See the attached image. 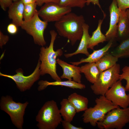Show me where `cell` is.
I'll use <instances>...</instances> for the list:
<instances>
[{"instance_id":"cell-1","label":"cell","mask_w":129,"mask_h":129,"mask_svg":"<svg viewBox=\"0 0 129 129\" xmlns=\"http://www.w3.org/2000/svg\"><path fill=\"white\" fill-rule=\"evenodd\" d=\"M85 23L84 16L72 12L64 16L54 26L60 36L66 38L72 46L81 40L83 35V26Z\"/></svg>"},{"instance_id":"cell-2","label":"cell","mask_w":129,"mask_h":129,"mask_svg":"<svg viewBox=\"0 0 129 129\" xmlns=\"http://www.w3.org/2000/svg\"><path fill=\"white\" fill-rule=\"evenodd\" d=\"M49 32L51 39L49 46L46 47L42 46L40 49L39 59L41 62L40 74L42 76L48 74L55 81H61L57 73L56 64L57 58L62 55L63 51L61 48L54 50V44L57 33L54 30Z\"/></svg>"},{"instance_id":"cell-3","label":"cell","mask_w":129,"mask_h":129,"mask_svg":"<svg viewBox=\"0 0 129 129\" xmlns=\"http://www.w3.org/2000/svg\"><path fill=\"white\" fill-rule=\"evenodd\" d=\"M36 120L39 129H55L61 122L62 116L53 100L46 102L39 111Z\"/></svg>"},{"instance_id":"cell-4","label":"cell","mask_w":129,"mask_h":129,"mask_svg":"<svg viewBox=\"0 0 129 129\" xmlns=\"http://www.w3.org/2000/svg\"><path fill=\"white\" fill-rule=\"evenodd\" d=\"M95 101L96 104L94 106L88 108L82 115L83 122L89 123L93 127L97 126V122L103 119L108 112L119 107L114 105L105 95H100Z\"/></svg>"},{"instance_id":"cell-5","label":"cell","mask_w":129,"mask_h":129,"mask_svg":"<svg viewBox=\"0 0 129 129\" xmlns=\"http://www.w3.org/2000/svg\"><path fill=\"white\" fill-rule=\"evenodd\" d=\"M28 104L27 101L23 103L17 102L10 96H3L0 100V108L10 116L16 127L19 129H22L25 111Z\"/></svg>"},{"instance_id":"cell-6","label":"cell","mask_w":129,"mask_h":129,"mask_svg":"<svg viewBox=\"0 0 129 129\" xmlns=\"http://www.w3.org/2000/svg\"><path fill=\"white\" fill-rule=\"evenodd\" d=\"M120 68V64L117 63L112 67L101 73L97 82L90 86L94 94L104 95L108 89L119 80Z\"/></svg>"},{"instance_id":"cell-7","label":"cell","mask_w":129,"mask_h":129,"mask_svg":"<svg viewBox=\"0 0 129 129\" xmlns=\"http://www.w3.org/2000/svg\"><path fill=\"white\" fill-rule=\"evenodd\" d=\"M129 123V107L114 109L108 112L104 118L97 122L100 129H122Z\"/></svg>"},{"instance_id":"cell-8","label":"cell","mask_w":129,"mask_h":129,"mask_svg":"<svg viewBox=\"0 0 129 129\" xmlns=\"http://www.w3.org/2000/svg\"><path fill=\"white\" fill-rule=\"evenodd\" d=\"M48 24V22L40 18L37 11L30 19L27 21L23 20L20 27L32 37L35 44L42 47L46 44L44 33Z\"/></svg>"},{"instance_id":"cell-9","label":"cell","mask_w":129,"mask_h":129,"mask_svg":"<svg viewBox=\"0 0 129 129\" xmlns=\"http://www.w3.org/2000/svg\"><path fill=\"white\" fill-rule=\"evenodd\" d=\"M41 62L39 60L34 71L30 75L25 76L21 68L17 70L16 74L13 75L4 74L0 72V76L11 79L16 83L18 88L21 92L29 90L34 83L38 80L41 75L40 67Z\"/></svg>"},{"instance_id":"cell-10","label":"cell","mask_w":129,"mask_h":129,"mask_svg":"<svg viewBox=\"0 0 129 129\" xmlns=\"http://www.w3.org/2000/svg\"><path fill=\"white\" fill-rule=\"evenodd\" d=\"M72 11L71 8L61 6L59 4L49 2L42 5L38 11L39 17L48 22L59 21L64 16Z\"/></svg>"},{"instance_id":"cell-11","label":"cell","mask_w":129,"mask_h":129,"mask_svg":"<svg viewBox=\"0 0 129 129\" xmlns=\"http://www.w3.org/2000/svg\"><path fill=\"white\" fill-rule=\"evenodd\" d=\"M119 80L107 91L106 97L116 106L124 108L129 106V94H127L125 88Z\"/></svg>"},{"instance_id":"cell-12","label":"cell","mask_w":129,"mask_h":129,"mask_svg":"<svg viewBox=\"0 0 129 129\" xmlns=\"http://www.w3.org/2000/svg\"><path fill=\"white\" fill-rule=\"evenodd\" d=\"M109 10L110 17L109 27L105 35L107 41H108L111 39L114 41L116 39L117 37L118 25L120 16V10L115 0H113L109 7Z\"/></svg>"},{"instance_id":"cell-13","label":"cell","mask_w":129,"mask_h":129,"mask_svg":"<svg viewBox=\"0 0 129 129\" xmlns=\"http://www.w3.org/2000/svg\"><path fill=\"white\" fill-rule=\"evenodd\" d=\"M57 62L63 70V73L60 77L61 79H66L78 83H81L80 67L69 64L59 58L57 59Z\"/></svg>"},{"instance_id":"cell-14","label":"cell","mask_w":129,"mask_h":129,"mask_svg":"<svg viewBox=\"0 0 129 129\" xmlns=\"http://www.w3.org/2000/svg\"><path fill=\"white\" fill-rule=\"evenodd\" d=\"M24 5L21 0L13 1L8 8V15L12 22L18 27H20L24 20L23 11Z\"/></svg>"},{"instance_id":"cell-15","label":"cell","mask_w":129,"mask_h":129,"mask_svg":"<svg viewBox=\"0 0 129 129\" xmlns=\"http://www.w3.org/2000/svg\"><path fill=\"white\" fill-rule=\"evenodd\" d=\"M83 32L81 41L77 49L74 52L65 54L64 56L68 58L78 54H83L88 57L90 54L88 51V46L91 36L89 34V26L85 23L83 26Z\"/></svg>"},{"instance_id":"cell-16","label":"cell","mask_w":129,"mask_h":129,"mask_svg":"<svg viewBox=\"0 0 129 129\" xmlns=\"http://www.w3.org/2000/svg\"><path fill=\"white\" fill-rule=\"evenodd\" d=\"M120 10L116 39L120 42L129 38V21L126 11Z\"/></svg>"},{"instance_id":"cell-17","label":"cell","mask_w":129,"mask_h":129,"mask_svg":"<svg viewBox=\"0 0 129 129\" xmlns=\"http://www.w3.org/2000/svg\"><path fill=\"white\" fill-rule=\"evenodd\" d=\"M113 41L112 39L110 40L105 46L101 49L94 50L87 58H82L79 61L71 62L70 63L72 64L77 66L84 63H95L107 53L112 46Z\"/></svg>"},{"instance_id":"cell-18","label":"cell","mask_w":129,"mask_h":129,"mask_svg":"<svg viewBox=\"0 0 129 129\" xmlns=\"http://www.w3.org/2000/svg\"><path fill=\"white\" fill-rule=\"evenodd\" d=\"M39 85L38 90L39 91L43 90L48 86H61L67 87L73 89H84L85 88V85L82 83L76 82L73 80H68L65 81H55L49 82L46 80H42L38 83Z\"/></svg>"},{"instance_id":"cell-19","label":"cell","mask_w":129,"mask_h":129,"mask_svg":"<svg viewBox=\"0 0 129 129\" xmlns=\"http://www.w3.org/2000/svg\"><path fill=\"white\" fill-rule=\"evenodd\" d=\"M81 73H83L87 80L93 84L97 80L100 74L95 63H88L80 67Z\"/></svg>"},{"instance_id":"cell-20","label":"cell","mask_w":129,"mask_h":129,"mask_svg":"<svg viewBox=\"0 0 129 129\" xmlns=\"http://www.w3.org/2000/svg\"><path fill=\"white\" fill-rule=\"evenodd\" d=\"M60 104L59 112L64 120L71 122L77 113L75 108L67 99H63Z\"/></svg>"},{"instance_id":"cell-21","label":"cell","mask_w":129,"mask_h":129,"mask_svg":"<svg viewBox=\"0 0 129 129\" xmlns=\"http://www.w3.org/2000/svg\"><path fill=\"white\" fill-rule=\"evenodd\" d=\"M67 99L74 107L77 113L84 111L88 108V98L76 93L71 94Z\"/></svg>"},{"instance_id":"cell-22","label":"cell","mask_w":129,"mask_h":129,"mask_svg":"<svg viewBox=\"0 0 129 129\" xmlns=\"http://www.w3.org/2000/svg\"><path fill=\"white\" fill-rule=\"evenodd\" d=\"M105 18L103 17L102 19H100L98 20L97 27L92 32V35L90 38L88 46V49L93 50L94 47L99 43L107 41L105 35L102 33L101 31L102 25Z\"/></svg>"},{"instance_id":"cell-23","label":"cell","mask_w":129,"mask_h":129,"mask_svg":"<svg viewBox=\"0 0 129 129\" xmlns=\"http://www.w3.org/2000/svg\"><path fill=\"white\" fill-rule=\"evenodd\" d=\"M118 59L110 53H107L95 64L101 73L114 66L117 64Z\"/></svg>"},{"instance_id":"cell-24","label":"cell","mask_w":129,"mask_h":129,"mask_svg":"<svg viewBox=\"0 0 129 129\" xmlns=\"http://www.w3.org/2000/svg\"><path fill=\"white\" fill-rule=\"evenodd\" d=\"M110 53L118 58H129V38L120 42Z\"/></svg>"},{"instance_id":"cell-25","label":"cell","mask_w":129,"mask_h":129,"mask_svg":"<svg viewBox=\"0 0 129 129\" xmlns=\"http://www.w3.org/2000/svg\"><path fill=\"white\" fill-rule=\"evenodd\" d=\"M86 0H59V4L60 5L72 8L78 7L84 8L86 4Z\"/></svg>"},{"instance_id":"cell-26","label":"cell","mask_w":129,"mask_h":129,"mask_svg":"<svg viewBox=\"0 0 129 129\" xmlns=\"http://www.w3.org/2000/svg\"><path fill=\"white\" fill-rule=\"evenodd\" d=\"M37 6L36 3L24 5L23 14L24 20H29L34 16L37 11L36 9Z\"/></svg>"},{"instance_id":"cell-27","label":"cell","mask_w":129,"mask_h":129,"mask_svg":"<svg viewBox=\"0 0 129 129\" xmlns=\"http://www.w3.org/2000/svg\"><path fill=\"white\" fill-rule=\"evenodd\" d=\"M122 72L120 75L119 80L126 81L125 88L126 91H129V66H124L122 70Z\"/></svg>"},{"instance_id":"cell-28","label":"cell","mask_w":129,"mask_h":129,"mask_svg":"<svg viewBox=\"0 0 129 129\" xmlns=\"http://www.w3.org/2000/svg\"><path fill=\"white\" fill-rule=\"evenodd\" d=\"M119 10L126 11L129 8V0H115Z\"/></svg>"},{"instance_id":"cell-29","label":"cell","mask_w":129,"mask_h":129,"mask_svg":"<svg viewBox=\"0 0 129 129\" xmlns=\"http://www.w3.org/2000/svg\"><path fill=\"white\" fill-rule=\"evenodd\" d=\"M18 27L16 25L12 22L7 26V30L9 34L11 35H14L17 32Z\"/></svg>"},{"instance_id":"cell-30","label":"cell","mask_w":129,"mask_h":129,"mask_svg":"<svg viewBox=\"0 0 129 129\" xmlns=\"http://www.w3.org/2000/svg\"><path fill=\"white\" fill-rule=\"evenodd\" d=\"M62 126L64 129H83L81 127L75 126L71 123V122L64 120H62L61 122Z\"/></svg>"},{"instance_id":"cell-31","label":"cell","mask_w":129,"mask_h":129,"mask_svg":"<svg viewBox=\"0 0 129 129\" xmlns=\"http://www.w3.org/2000/svg\"><path fill=\"white\" fill-rule=\"evenodd\" d=\"M13 2V0H0V5L1 7L4 11H5Z\"/></svg>"},{"instance_id":"cell-32","label":"cell","mask_w":129,"mask_h":129,"mask_svg":"<svg viewBox=\"0 0 129 129\" xmlns=\"http://www.w3.org/2000/svg\"><path fill=\"white\" fill-rule=\"evenodd\" d=\"M9 39L8 36L4 34L1 31H0V46L1 48L6 44L9 41Z\"/></svg>"},{"instance_id":"cell-33","label":"cell","mask_w":129,"mask_h":129,"mask_svg":"<svg viewBox=\"0 0 129 129\" xmlns=\"http://www.w3.org/2000/svg\"><path fill=\"white\" fill-rule=\"evenodd\" d=\"M59 0H36V3L37 6H42L45 4L49 2H54L59 4Z\"/></svg>"},{"instance_id":"cell-34","label":"cell","mask_w":129,"mask_h":129,"mask_svg":"<svg viewBox=\"0 0 129 129\" xmlns=\"http://www.w3.org/2000/svg\"><path fill=\"white\" fill-rule=\"evenodd\" d=\"M91 3H92L94 5H97L98 6L101 10L103 14V17H106V14L102 9L101 6L99 3V0H86V4L87 5H89Z\"/></svg>"},{"instance_id":"cell-35","label":"cell","mask_w":129,"mask_h":129,"mask_svg":"<svg viewBox=\"0 0 129 129\" xmlns=\"http://www.w3.org/2000/svg\"><path fill=\"white\" fill-rule=\"evenodd\" d=\"M25 5L36 3V0H21Z\"/></svg>"},{"instance_id":"cell-36","label":"cell","mask_w":129,"mask_h":129,"mask_svg":"<svg viewBox=\"0 0 129 129\" xmlns=\"http://www.w3.org/2000/svg\"><path fill=\"white\" fill-rule=\"evenodd\" d=\"M126 11L127 15L129 21V8L126 10Z\"/></svg>"},{"instance_id":"cell-37","label":"cell","mask_w":129,"mask_h":129,"mask_svg":"<svg viewBox=\"0 0 129 129\" xmlns=\"http://www.w3.org/2000/svg\"><path fill=\"white\" fill-rule=\"evenodd\" d=\"M13 0V1H17V0Z\"/></svg>"}]
</instances>
